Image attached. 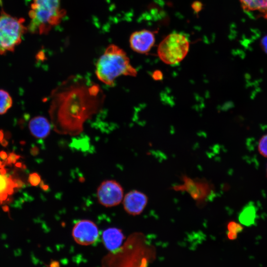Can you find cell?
Here are the masks:
<instances>
[{
	"label": "cell",
	"instance_id": "1",
	"mask_svg": "<svg viewBox=\"0 0 267 267\" xmlns=\"http://www.w3.org/2000/svg\"><path fill=\"white\" fill-rule=\"evenodd\" d=\"M104 100L98 85L80 76L70 77L52 92L49 113L54 130L62 134H80L84 123L98 112Z\"/></svg>",
	"mask_w": 267,
	"mask_h": 267
},
{
	"label": "cell",
	"instance_id": "2",
	"mask_svg": "<svg viewBox=\"0 0 267 267\" xmlns=\"http://www.w3.org/2000/svg\"><path fill=\"white\" fill-rule=\"evenodd\" d=\"M95 74L100 81L111 86L114 85L115 80L118 77L122 75L134 77L137 75V71L130 63L125 51L112 44L98 59Z\"/></svg>",
	"mask_w": 267,
	"mask_h": 267
},
{
	"label": "cell",
	"instance_id": "3",
	"mask_svg": "<svg viewBox=\"0 0 267 267\" xmlns=\"http://www.w3.org/2000/svg\"><path fill=\"white\" fill-rule=\"evenodd\" d=\"M65 14L60 7V0H33L28 30L33 34L46 35L60 23Z\"/></svg>",
	"mask_w": 267,
	"mask_h": 267
},
{
	"label": "cell",
	"instance_id": "4",
	"mask_svg": "<svg viewBox=\"0 0 267 267\" xmlns=\"http://www.w3.org/2000/svg\"><path fill=\"white\" fill-rule=\"evenodd\" d=\"M25 19L12 16L2 11L0 14V54L13 51L28 30Z\"/></svg>",
	"mask_w": 267,
	"mask_h": 267
},
{
	"label": "cell",
	"instance_id": "5",
	"mask_svg": "<svg viewBox=\"0 0 267 267\" xmlns=\"http://www.w3.org/2000/svg\"><path fill=\"white\" fill-rule=\"evenodd\" d=\"M189 41L182 33L173 32L168 35L160 43L157 53L164 63L176 65L180 63L187 54Z\"/></svg>",
	"mask_w": 267,
	"mask_h": 267
},
{
	"label": "cell",
	"instance_id": "6",
	"mask_svg": "<svg viewBox=\"0 0 267 267\" xmlns=\"http://www.w3.org/2000/svg\"><path fill=\"white\" fill-rule=\"evenodd\" d=\"M181 178L182 183L174 186L172 189L188 193L199 207L205 205L214 194L213 184L205 178H191L185 175Z\"/></svg>",
	"mask_w": 267,
	"mask_h": 267
},
{
	"label": "cell",
	"instance_id": "7",
	"mask_svg": "<svg viewBox=\"0 0 267 267\" xmlns=\"http://www.w3.org/2000/svg\"><path fill=\"white\" fill-rule=\"evenodd\" d=\"M96 196L98 202L106 207L116 206L122 201L124 190L117 181L107 179L102 181L98 186Z\"/></svg>",
	"mask_w": 267,
	"mask_h": 267
},
{
	"label": "cell",
	"instance_id": "8",
	"mask_svg": "<svg viewBox=\"0 0 267 267\" xmlns=\"http://www.w3.org/2000/svg\"><path fill=\"white\" fill-rule=\"evenodd\" d=\"M72 235L76 243L81 245H89L94 243L99 236L97 225L89 220L77 222L72 229Z\"/></svg>",
	"mask_w": 267,
	"mask_h": 267
},
{
	"label": "cell",
	"instance_id": "9",
	"mask_svg": "<svg viewBox=\"0 0 267 267\" xmlns=\"http://www.w3.org/2000/svg\"><path fill=\"white\" fill-rule=\"evenodd\" d=\"M131 48L137 53L145 54L148 52L155 42L154 32L143 29L133 33L129 40Z\"/></svg>",
	"mask_w": 267,
	"mask_h": 267
},
{
	"label": "cell",
	"instance_id": "10",
	"mask_svg": "<svg viewBox=\"0 0 267 267\" xmlns=\"http://www.w3.org/2000/svg\"><path fill=\"white\" fill-rule=\"evenodd\" d=\"M148 202V197L144 193L136 190L128 192L124 197V209L129 215L137 216L144 210Z\"/></svg>",
	"mask_w": 267,
	"mask_h": 267
},
{
	"label": "cell",
	"instance_id": "11",
	"mask_svg": "<svg viewBox=\"0 0 267 267\" xmlns=\"http://www.w3.org/2000/svg\"><path fill=\"white\" fill-rule=\"evenodd\" d=\"M102 237L103 244L111 251L118 250L124 239L122 231L116 227H109L104 230Z\"/></svg>",
	"mask_w": 267,
	"mask_h": 267
},
{
	"label": "cell",
	"instance_id": "12",
	"mask_svg": "<svg viewBox=\"0 0 267 267\" xmlns=\"http://www.w3.org/2000/svg\"><path fill=\"white\" fill-rule=\"evenodd\" d=\"M29 128L32 134L37 138H44L50 133L51 125L46 118L38 116L29 122Z\"/></svg>",
	"mask_w": 267,
	"mask_h": 267
},
{
	"label": "cell",
	"instance_id": "13",
	"mask_svg": "<svg viewBox=\"0 0 267 267\" xmlns=\"http://www.w3.org/2000/svg\"><path fill=\"white\" fill-rule=\"evenodd\" d=\"M246 12H258L263 16L267 10V0H239Z\"/></svg>",
	"mask_w": 267,
	"mask_h": 267
},
{
	"label": "cell",
	"instance_id": "14",
	"mask_svg": "<svg viewBox=\"0 0 267 267\" xmlns=\"http://www.w3.org/2000/svg\"><path fill=\"white\" fill-rule=\"evenodd\" d=\"M15 188L12 178L9 176L0 174V203L5 201L8 195H11Z\"/></svg>",
	"mask_w": 267,
	"mask_h": 267
},
{
	"label": "cell",
	"instance_id": "15",
	"mask_svg": "<svg viewBox=\"0 0 267 267\" xmlns=\"http://www.w3.org/2000/svg\"><path fill=\"white\" fill-rule=\"evenodd\" d=\"M256 216V210L254 206H245L240 213L238 219L241 224L249 226L253 224Z\"/></svg>",
	"mask_w": 267,
	"mask_h": 267
},
{
	"label": "cell",
	"instance_id": "16",
	"mask_svg": "<svg viewBox=\"0 0 267 267\" xmlns=\"http://www.w3.org/2000/svg\"><path fill=\"white\" fill-rule=\"evenodd\" d=\"M12 105V99L9 94L0 89V115L5 114Z\"/></svg>",
	"mask_w": 267,
	"mask_h": 267
},
{
	"label": "cell",
	"instance_id": "17",
	"mask_svg": "<svg viewBox=\"0 0 267 267\" xmlns=\"http://www.w3.org/2000/svg\"><path fill=\"white\" fill-rule=\"evenodd\" d=\"M227 237L230 240H234L237 237V234L241 232L243 226L235 221H230L227 224Z\"/></svg>",
	"mask_w": 267,
	"mask_h": 267
},
{
	"label": "cell",
	"instance_id": "18",
	"mask_svg": "<svg viewBox=\"0 0 267 267\" xmlns=\"http://www.w3.org/2000/svg\"><path fill=\"white\" fill-rule=\"evenodd\" d=\"M257 147L260 154L267 158V134L262 135L259 139Z\"/></svg>",
	"mask_w": 267,
	"mask_h": 267
},
{
	"label": "cell",
	"instance_id": "19",
	"mask_svg": "<svg viewBox=\"0 0 267 267\" xmlns=\"http://www.w3.org/2000/svg\"><path fill=\"white\" fill-rule=\"evenodd\" d=\"M41 181V177L37 173H32L29 176L28 181L32 186H37L40 183Z\"/></svg>",
	"mask_w": 267,
	"mask_h": 267
},
{
	"label": "cell",
	"instance_id": "20",
	"mask_svg": "<svg viewBox=\"0 0 267 267\" xmlns=\"http://www.w3.org/2000/svg\"><path fill=\"white\" fill-rule=\"evenodd\" d=\"M20 158V155L14 152H11L9 154L8 157L4 162L6 165L10 166L12 164H15Z\"/></svg>",
	"mask_w": 267,
	"mask_h": 267
},
{
	"label": "cell",
	"instance_id": "21",
	"mask_svg": "<svg viewBox=\"0 0 267 267\" xmlns=\"http://www.w3.org/2000/svg\"><path fill=\"white\" fill-rule=\"evenodd\" d=\"M203 7L202 3L199 1H195L191 4V8L196 13L200 12Z\"/></svg>",
	"mask_w": 267,
	"mask_h": 267
},
{
	"label": "cell",
	"instance_id": "22",
	"mask_svg": "<svg viewBox=\"0 0 267 267\" xmlns=\"http://www.w3.org/2000/svg\"><path fill=\"white\" fill-rule=\"evenodd\" d=\"M262 49L267 54V35L264 36L261 41Z\"/></svg>",
	"mask_w": 267,
	"mask_h": 267
},
{
	"label": "cell",
	"instance_id": "23",
	"mask_svg": "<svg viewBox=\"0 0 267 267\" xmlns=\"http://www.w3.org/2000/svg\"><path fill=\"white\" fill-rule=\"evenodd\" d=\"M15 187L20 188L25 186L24 182L19 178H12Z\"/></svg>",
	"mask_w": 267,
	"mask_h": 267
},
{
	"label": "cell",
	"instance_id": "24",
	"mask_svg": "<svg viewBox=\"0 0 267 267\" xmlns=\"http://www.w3.org/2000/svg\"><path fill=\"white\" fill-rule=\"evenodd\" d=\"M152 77L155 80H162L163 78L162 73L159 70L155 71L153 73Z\"/></svg>",
	"mask_w": 267,
	"mask_h": 267
},
{
	"label": "cell",
	"instance_id": "25",
	"mask_svg": "<svg viewBox=\"0 0 267 267\" xmlns=\"http://www.w3.org/2000/svg\"><path fill=\"white\" fill-rule=\"evenodd\" d=\"M30 153L32 155L36 156L39 153V149L36 146L33 147L30 150Z\"/></svg>",
	"mask_w": 267,
	"mask_h": 267
},
{
	"label": "cell",
	"instance_id": "26",
	"mask_svg": "<svg viewBox=\"0 0 267 267\" xmlns=\"http://www.w3.org/2000/svg\"><path fill=\"white\" fill-rule=\"evenodd\" d=\"M0 157L3 160H5L7 158V153L4 151L0 152Z\"/></svg>",
	"mask_w": 267,
	"mask_h": 267
},
{
	"label": "cell",
	"instance_id": "27",
	"mask_svg": "<svg viewBox=\"0 0 267 267\" xmlns=\"http://www.w3.org/2000/svg\"><path fill=\"white\" fill-rule=\"evenodd\" d=\"M40 183V186L44 190L47 189L48 186L46 185H45L43 181H41Z\"/></svg>",
	"mask_w": 267,
	"mask_h": 267
},
{
	"label": "cell",
	"instance_id": "28",
	"mask_svg": "<svg viewBox=\"0 0 267 267\" xmlns=\"http://www.w3.org/2000/svg\"><path fill=\"white\" fill-rule=\"evenodd\" d=\"M0 142L3 147H6L8 145V141L4 139H3Z\"/></svg>",
	"mask_w": 267,
	"mask_h": 267
},
{
	"label": "cell",
	"instance_id": "29",
	"mask_svg": "<svg viewBox=\"0 0 267 267\" xmlns=\"http://www.w3.org/2000/svg\"><path fill=\"white\" fill-rule=\"evenodd\" d=\"M6 173V169L4 168H0V174L2 175H5Z\"/></svg>",
	"mask_w": 267,
	"mask_h": 267
},
{
	"label": "cell",
	"instance_id": "30",
	"mask_svg": "<svg viewBox=\"0 0 267 267\" xmlns=\"http://www.w3.org/2000/svg\"><path fill=\"white\" fill-rule=\"evenodd\" d=\"M4 134L2 130H0V142L3 139Z\"/></svg>",
	"mask_w": 267,
	"mask_h": 267
},
{
	"label": "cell",
	"instance_id": "31",
	"mask_svg": "<svg viewBox=\"0 0 267 267\" xmlns=\"http://www.w3.org/2000/svg\"><path fill=\"white\" fill-rule=\"evenodd\" d=\"M2 209L3 211L4 212H8L9 211V207L8 206L5 205L4 206H2Z\"/></svg>",
	"mask_w": 267,
	"mask_h": 267
},
{
	"label": "cell",
	"instance_id": "32",
	"mask_svg": "<svg viewBox=\"0 0 267 267\" xmlns=\"http://www.w3.org/2000/svg\"><path fill=\"white\" fill-rule=\"evenodd\" d=\"M15 166L18 168H23V165L20 162H17L16 163Z\"/></svg>",
	"mask_w": 267,
	"mask_h": 267
},
{
	"label": "cell",
	"instance_id": "33",
	"mask_svg": "<svg viewBox=\"0 0 267 267\" xmlns=\"http://www.w3.org/2000/svg\"><path fill=\"white\" fill-rule=\"evenodd\" d=\"M5 165L6 164L5 162L3 163L0 160V168H4Z\"/></svg>",
	"mask_w": 267,
	"mask_h": 267
},
{
	"label": "cell",
	"instance_id": "34",
	"mask_svg": "<svg viewBox=\"0 0 267 267\" xmlns=\"http://www.w3.org/2000/svg\"><path fill=\"white\" fill-rule=\"evenodd\" d=\"M263 16L265 17V18L267 19V10L263 15Z\"/></svg>",
	"mask_w": 267,
	"mask_h": 267
},
{
	"label": "cell",
	"instance_id": "35",
	"mask_svg": "<svg viewBox=\"0 0 267 267\" xmlns=\"http://www.w3.org/2000/svg\"><path fill=\"white\" fill-rule=\"evenodd\" d=\"M266 175L267 176V167H266Z\"/></svg>",
	"mask_w": 267,
	"mask_h": 267
}]
</instances>
